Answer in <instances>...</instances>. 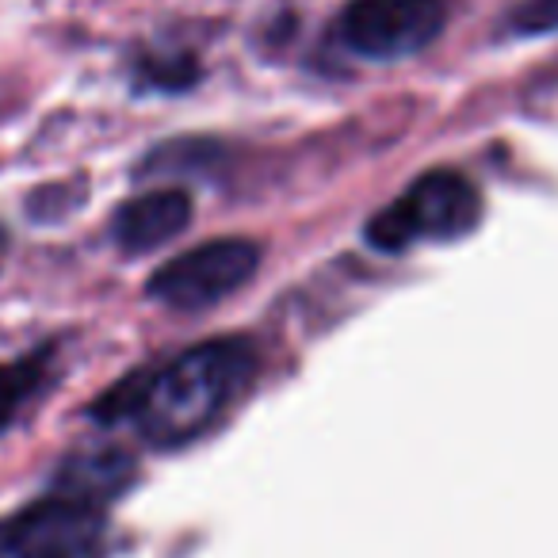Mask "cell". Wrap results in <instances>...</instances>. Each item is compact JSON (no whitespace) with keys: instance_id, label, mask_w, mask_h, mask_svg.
Masks as SVG:
<instances>
[{"instance_id":"obj_1","label":"cell","mask_w":558,"mask_h":558,"mask_svg":"<svg viewBox=\"0 0 558 558\" xmlns=\"http://www.w3.org/2000/svg\"><path fill=\"white\" fill-rule=\"evenodd\" d=\"M256 379V352L241 337H215L157 372L131 375L93 405L104 425L131 421L154 448H184L207 436Z\"/></svg>"},{"instance_id":"obj_2","label":"cell","mask_w":558,"mask_h":558,"mask_svg":"<svg viewBox=\"0 0 558 558\" xmlns=\"http://www.w3.org/2000/svg\"><path fill=\"white\" fill-rule=\"evenodd\" d=\"M482 199L466 177L451 169L425 172L413 180L387 210L367 222V241L383 253H405L425 241H456L474 230Z\"/></svg>"},{"instance_id":"obj_3","label":"cell","mask_w":558,"mask_h":558,"mask_svg":"<svg viewBox=\"0 0 558 558\" xmlns=\"http://www.w3.org/2000/svg\"><path fill=\"white\" fill-rule=\"evenodd\" d=\"M260 264V248L245 238H215L187 253L172 256L169 264L149 276V299L165 303L169 311H207L245 283Z\"/></svg>"},{"instance_id":"obj_4","label":"cell","mask_w":558,"mask_h":558,"mask_svg":"<svg viewBox=\"0 0 558 558\" xmlns=\"http://www.w3.org/2000/svg\"><path fill=\"white\" fill-rule=\"evenodd\" d=\"M108 535L104 505L73 494H50L0 524L9 558H96Z\"/></svg>"},{"instance_id":"obj_5","label":"cell","mask_w":558,"mask_h":558,"mask_svg":"<svg viewBox=\"0 0 558 558\" xmlns=\"http://www.w3.org/2000/svg\"><path fill=\"white\" fill-rule=\"evenodd\" d=\"M444 32V0H352L337 20L341 43L360 58H410Z\"/></svg>"},{"instance_id":"obj_6","label":"cell","mask_w":558,"mask_h":558,"mask_svg":"<svg viewBox=\"0 0 558 558\" xmlns=\"http://www.w3.org/2000/svg\"><path fill=\"white\" fill-rule=\"evenodd\" d=\"M192 222V199L180 187H161V192H146L126 199L111 218V238L123 253L142 256L154 248L169 245L172 238L187 230Z\"/></svg>"},{"instance_id":"obj_7","label":"cell","mask_w":558,"mask_h":558,"mask_svg":"<svg viewBox=\"0 0 558 558\" xmlns=\"http://www.w3.org/2000/svg\"><path fill=\"white\" fill-rule=\"evenodd\" d=\"M131 471H134L131 459L116 448L81 451V456H73L58 471V494H73V497H85V501L104 505L131 482Z\"/></svg>"},{"instance_id":"obj_8","label":"cell","mask_w":558,"mask_h":558,"mask_svg":"<svg viewBox=\"0 0 558 558\" xmlns=\"http://www.w3.org/2000/svg\"><path fill=\"white\" fill-rule=\"evenodd\" d=\"M43 379V364L39 360H20V364H4L0 367V436L9 433V425L16 421L20 405L32 398V390Z\"/></svg>"},{"instance_id":"obj_9","label":"cell","mask_w":558,"mask_h":558,"mask_svg":"<svg viewBox=\"0 0 558 558\" xmlns=\"http://www.w3.org/2000/svg\"><path fill=\"white\" fill-rule=\"evenodd\" d=\"M509 27L517 35H550L558 32V0H524L512 9Z\"/></svg>"},{"instance_id":"obj_10","label":"cell","mask_w":558,"mask_h":558,"mask_svg":"<svg viewBox=\"0 0 558 558\" xmlns=\"http://www.w3.org/2000/svg\"><path fill=\"white\" fill-rule=\"evenodd\" d=\"M0 558H9V555H4V539H0Z\"/></svg>"}]
</instances>
